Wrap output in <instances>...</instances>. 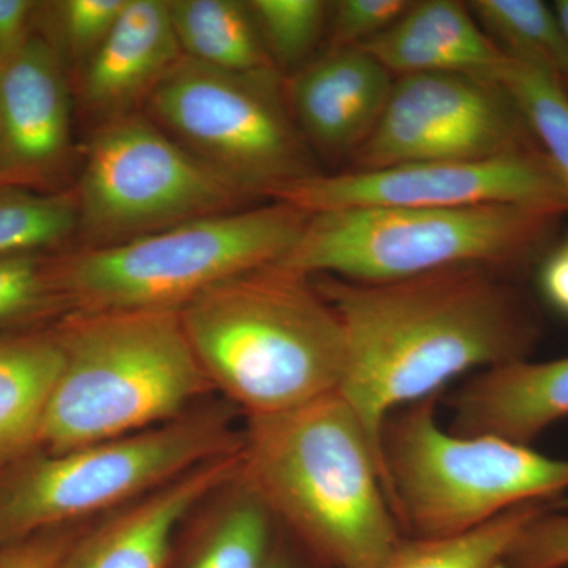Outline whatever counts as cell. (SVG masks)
Segmentation results:
<instances>
[{
    "mask_svg": "<svg viewBox=\"0 0 568 568\" xmlns=\"http://www.w3.org/2000/svg\"><path fill=\"white\" fill-rule=\"evenodd\" d=\"M77 538V530L65 526L0 545V568H59Z\"/></svg>",
    "mask_w": 568,
    "mask_h": 568,
    "instance_id": "obj_31",
    "label": "cell"
},
{
    "mask_svg": "<svg viewBox=\"0 0 568 568\" xmlns=\"http://www.w3.org/2000/svg\"><path fill=\"white\" fill-rule=\"evenodd\" d=\"M274 515L239 480L233 503L220 515L192 568H265L274 552Z\"/></svg>",
    "mask_w": 568,
    "mask_h": 568,
    "instance_id": "obj_25",
    "label": "cell"
},
{
    "mask_svg": "<svg viewBox=\"0 0 568 568\" xmlns=\"http://www.w3.org/2000/svg\"><path fill=\"white\" fill-rule=\"evenodd\" d=\"M183 58L241 74H278L246 2L170 0Z\"/></svg>",
    "mask_w": 568,
    "mask_h": 568,
    "instance_id": "obj_20",
    "label": "cell"
},
{
    "mask_svg": "<svg viewBox=\"0 0 568 568\" xmlns=\"http://www.w3.org/2000/svg\"><path fill=\"white\" fill-rule=\"evenodd\" d=\"M450 424L462 436H496L532 444L568 417V355L511 362L467 377L450 396Z\"/></svg>",
    "mask_w": 568,
    "mask_h": 568,
    "instance_id": "obj_16",
    "label": "cell"
},
{
    "mask_svg": "<svg viewBox=\"0 0 568 568\" xmlns=\"http://www.w3.org/2000/svg\"><path fill=\"white\" fill-rule=\"evenodd\" d=\"M170 0H129L108 39L81 69V100L100 122L132 114L181 61Z\"/></svg>",
    "mask_w": 568,
    "mask_h": 568,
    "instance_id": "obj_17",
    "label": "cell"
},
{
    "mask_svg": "<svg viewBox=\"0 0 568 568\" xmlns=\"http://www.w3.org/2000/svg\"><path fill=\"white\" fill-rule=\"evenodd\" d=\"M61 366L55 331L0 336V470L39 450Z\"/></svg>",
    "mask_w": 568,
    "mask_h": 568,
    "instance_id": "obj_19",
    "label": "cell"
},
{
    "mask_svg": "<svg viewBox=\"0 0 568 568\" xmlns=\"http://www.w3.org/2000/svg\"><path fill=\"white\" fill-rule=\"evenodd\" d=\"M246 6L275 69L294 73L310 62L331 17V3L323 0H250Z\"/></svg>",
    "mask_w": 568,
    "mask_h": 568,
    "instance_id": "obj_26",
    "label": "cell"
},
{
    "mask_svg": "<svg viewBox=\"0 0 568 568\" xmlns=\"http://www.w3.org/2000/svg\"><path fill=\"white\" fill-rule=\"evenodd\" d=\"M129 0H63L55 3L59 37L70 61L84 67L102 47Z\"/></svg>",
    "mask_w": 568,
    "mask_h": 568,
    "instance_id": "obj_28",
    "label": "cell"
},
{
    "mask_svg": "<svg viewBox=\"0 0 568 568\" xmlns=\"http://www.w3.org/2000/svg\"><path fill=\"white\" fill-rule=\"evenodd\" d=\"M394 84V74L362 48H331L295 71L287 104L317 151L354 155L379 122Z\"/></svg>",
    "mask_w": 568,
    "mask_h": 568,
    "instance_id": "obj_14",
    "label": "cell"
},
{
    "mask_svg": "<svg viewBox=\"0 0 568 568\" xmlns=\"http://www.w3.org/2000/svg\"><path fill=\"white\" fill-rule=\"evenodd\" d=\"M205 375L248 417L342 387L346 339L315 278L274 264L215 284L179 310Z\"/></svg>",
    "mask_w": 568,
    "mask_h": 568,
    "instance_id": "obj_3",
    "label": "cell"
},
{
    "mask_svg": "<svg viewBox=\"0 0 568 568\" xmlns=\"http://www.w3.org/2000/svg\"><path fill=\"white\" fill-rule=\"evenodd\" d=\"M381 450L407 537L465 532L568 491V458L503 437L455 435L439 422L437 396L392 414Z\"/></svg>",
    "mask_w": 568,
    "mask_h": 568,
    "instance_id": "obj_6",
    "label": "cell"
},
{
    "mask_svg": "<svg viewBox=\"0 0 568 568\" xmlns=\"http://www.w3.org/2000/svg\"><path fill=\"white\" fill-rule=\"evenodd\" d=\"M409 0H339L331 3V48H361L395 24Z\"/></svg>",
    "mask_w": 568,
    "mask_h": 568,
    "instance_id": "obj_29",
    "label": "cell"
},
{
    "mask_svg": "<svg viewBox=\"0 0 568 568\" xmlns=\"http://www.w3.org/2000/svg\"><path fill=\"white\" fill-rule=\"evenodd\" d=\"M239 480L328 568H379L406 537L383 455L336 392L248 417Z\"/></svg>",
    "mask_w": 568,
    "mask_h": 568,
    "instance_id": "obj_2",
    "label": "cell"
},
{
    "mask_svg": "<svg viewBox=\"0 0 568 568\" xmlns=\"http://www.w3.org/2000/svg\"><path fill=\"white\" fill-rule=\"evenodd\" d=\"M548 508L528 504L452 536H406L379 568H504L523 530Z\"/></svg>",
    "mask_w": 568,
    "mask_h": 568,
    "instance_id": "obj_21",
    "label": "cell"
},
{
    "mask_svg": "<svg viewBox=\"0 0 568 568\" xmlns=\"http://www.w3.org/2000/svg\"><path fill=\"white\" fill-rule=\"evenodd\" d=\"M469 10L508 58L568 78V44L558 14L540 0H474Z\"/></svg>",
    "mask_w": 568,
    "mask_h": 568,
    "instance_id": "obj_22",
    "label": "cell"
},
{
    "mask_svg": "<svg viewBox=\"0 0 568 568\" xmlns=\"http://www.w3.org/2000/svg\"><path fill=\"white\" fill-rule=\"evenodd\" d=\"M528 126L487 78L463 73L399 77L375 130L355 151V170L470 162L528 151Z\"/></svg>",
    "mask_w": 568,
    "mask_h": 568,
    "instance_id": "obj_11",
    "label": "cell"
},
{
    "mask_svg": "<svg viewBox=\"0 0 568 568\" xmlns=\"http://www.w3.org/2000/svg\"><path fill=\"white\" fill-rule=\"evenodd\" d=\"M313 213L349 209H458L517 204L568 211V194L544 155L521 151L470 162L395 164L310 175L274 200Z\"/></svg>",
    "mask_w": 568,
    "mask_h": 568,
    "instance_id": "obj_12",
    "label": "cell"
},
{
    "mask_svg": "<svg viewBox=\"0 0 568 568\" xmlns=\"http://www.w3.org/2000/svg\"><path fill=\"white\" fill-rule=\"evenodd\" d=\"M504 568H568V514L541 511L523 530Z\"/></svg>",
    "mask_w": 568,
    "mask_h": 568,
    "instance_id": "obj_30",
    "label": "cell"
},
{
    "mask_svg": "<svg viewBox=\"0 0 568 568\" xmlns=\"http://www.w3.org/2000/svg\"><path fill=\"white\" fill-rule=\"evenodd\" d=\"M361 48L398 78L463 73L493 81L507 61L467 3L455 0L413 2L395 24Z\"/></svg>",
    "mask_w": 568,
    "mask_h": 568,
    "instance_id": "obj_18",
    "label": "cell"
},
{
    "mask_svg": "<svg viewBox=\"0 0 568 568\" xmlns=\"http://www.w3.org/2000/svg\"><path fill=\"white\" fill-rule=\"evenodd\" d=\"M541 290L549 304L568 316V250L556 253L544 265Z\"/></svg>",
    "mask_w": 568,
    "mask_h": 568,
    "instance_id": "obj_33",
    "label": "cell"
},
{
    "mask_svg": "<svg viewBox=\"0 0 568 568\" xmlns=\"http://www.w3.org/2000/svg\"><path fill=\"white\" fill-rule=\"evenodd\" d=\"M39 450L58 454L183 416L212 387L179 312L70 313Z\"/></svg>",
    "mask_w": 568,
    "mask_h": 568,
    "instance_id": "obj_4",
    "label": "cell"
},
{
    "mask_svg": "<svg viewBox=\"0 0 568 568\" xmlns=\"http://www.w3.org/2000/svg\"><path fill=\"white\" fill-rule=\"evenodd\" d=\"M562 211L491 204L458 209H349L313 213L278 263L306 276L395 282L528 257Z\"/></svg>",
    "mask_w": 568,
    "mask_h": 568,
    "instance_id": "obj_7",
    "label": "cell"
},
{
    "mask_svg": "<svg viewBox=\"0 0 568 568\" xmlns=\"http://www.w3.org/2000/svg\"><path fill=\"white\" fill-rule=\"evenodd\" d=\"M242 450L194 467L77 538L59 568H164L175 530L201 500L241 476Z\"/></svg>",
    "mask_w": 568,
    "mask_h": 568,
    "instance_id": "obj_15",
    "label": "cell"
},
{
    "mask_svg": "<svg viewBox=\"0 0 568 568\" xmlns=\"http://www.w3.org/2000/svg\"><path fill=\"white\" fill-rule=\"evenodd\" d=\"M493 81L544 145L545 160L568 194V93L562 81L544 67L508 55Z\"/></svg>",
    "mask_w": 568,
    "mask_h": 568,
    "instance_id": "obj_23",
    "label": "cell"
},
{
    "mask_svg": "<svg viewBox=\"0 0 568 568\" xmlns=\"http://www.w3.org/2000/svg\"><path fill=\"white\" fill-rule=\"evenodd\" d=\"M552 9H555L556 14H558L559 22L560 26H562L564 36H566L568 44V0H558Z\"/></svg>",
    "mask_w": 568,
    "mask_h": 568,
    "instance_id": "obj_34",
    "label": "cell"
},
{
    "mask_svg": "<svg viewBox=\"0 0 568 568\" xmlns=\"http://www.w3.org/2000/svg\"><path fill=\"white\" fill-rule=\"evenodd\" d=\"M308 213L271 201L200 216L155 233L91 246L55 264L71 313L179 312L233 276L282 263Z\"/></svg>",
    "mask_w": 568,
    "mask_h": 568,
    "instance_id": "obj_5",
    "label": "cell"
},
{
    "mask_svg": "<svg viewBox=\"0 0 568 568\" xmlns=\"http://www.w3.org/2000/svg\"><path fill=\"white\" fill-rule=\"evenodd\" d=\"M346 339L338 394L379 448L384 424L447 384L525 361L538 328L521 295L493 268L459 267L395 280L316 282Z\"/></svg>",
    "mask_w": 568,
    "mask_h": 568,
    "instance_id": "obj_1",
    "label": "cell"
},
{
    "mask_svg": "<svg viewBox=\"0 0 568 568\" xmlns=\"http://www.w3.org/2000/svg\"><path fill=\"white\" fill-rule=\"evenodd\" d=\"M67 310L55 267L43 263L39 253L0 257V331Z\"/></svg>",
    "mask_w": 568,
    "mask_h": 568,
    "instance_id": "obj_27",
    "label": "cell"
},
{
    "mask_svg": "<svg viewBox=\"0 0 568 568\" xmlns=\"http://www.w3.org/2000/svg\"><path fill=\"white\" fill-rule=\"evenodd\" d=\"M78 233L77 197L0 185V257L39 253Z\"/></svg>",
    "mask_w": 568,
    "mask_h": 568,
    "instance_id": "obj_24",
    "label": "cell"
},
{
    "mask_svg": "<svg viewBox=\"0 0 568 568\" xmlns=\"http://www.w3.org/2000/svg\"><path fill=\"white\" fill-rule=\"evenodd\" d=\"M265 568H295L294 564L291 562L290 558H287L284 552L278 551V549H274L272 552L271 559H268L267 567Z\"/></svg>",
    "mask_w": 568,
    "mask_h": 568,
    "instance_id": "obj_35",
    "label": "cell"
},
{
    "mask_svg": "<svg viewBox=\"0 0 568 568\" xmlns=\"http://www.w3.org/2000/svg\"><path fill=\"white\" fill-rule=\"evenodd\" d=\"M71 148V103L61 52L32 37L0 70V185L58 174Z\"/></svg>",
    "mask_w": 568,
    "mask_h": 568,
    "instance_id": "obj_13",
    "label": "cell"
},
{
    "mask_svg": "<svg viewBox=\"0 0 568 568\" xmlns=\"http://www.w3.org/2000/svg\"><path fill=\"white\" fill-rule=\"evenodd\" d=\"M37 9L39 3L32 0H0V70L31 41L32 18Z\"/></svg>",
    "mask_w": 568,
    "mask_h": 568,
    "instance_id": "obj_32",
    "label": "cell"
},
{
    "mask_svg": "<svg viewBox=\"0 0 568 568\" xmlns=\"http://www.w3.org/2000/svg\"><path fill=\"white\" fill-rule=\"evenodd\" d=\"M74 197L85 248L234 211L248 201L138 112L100 122Z\"/></svg>",
    "mask_w": 568,
    "mask_h": 568,
    "instance_id": "obj_10",
    "label": "cell"
},
{
    "mask_svg": "<svg viewBox=\"0 0 568 568\" xmlns=\"http://www.w3.org/2000/svg\"><path fill=\"white\" fill-rule=\"evenodd\" d=\"M242 447L244 433L215 410L58 454L32 452L0 470V545L140 499Z\"/></svg>",
    "mask_w": 568,
    "mask_h": 568,
    "instance_id": "obj_8",
    "label": "cell"
},
{
    "mask_svg": "<svg viewBox=\"0 0 568 568\" xmlns=\"http://www.w3.org/2000/svg\"><path fill=\"white\" fill-rule=\"evenodd\" d=\"M149 119L248 200L317 174L278 74H241L183 58L153 89Z\"/></svg>",
    "mask_w": 568,
    "mask_h": 568,
    "instance_id": "obj_9",
    "label": "cell"
},
{
    "mask_svg": "<svg viewBox=\"0 0 568 568\" xmlns=\"http://www.w3.org/2000/svg\"><path fill=\"white\" fill-rule=\"evenodd\" d=\"M567 250H568V246H567Z\"/></svg>",
    "mask_w": 568,
    "mask_h": 568,
    "instance_id": "obj_36",
    "label": "cell"
}]
</instances>
